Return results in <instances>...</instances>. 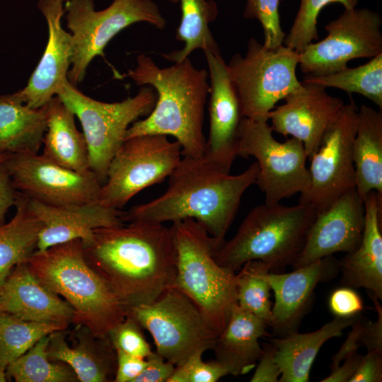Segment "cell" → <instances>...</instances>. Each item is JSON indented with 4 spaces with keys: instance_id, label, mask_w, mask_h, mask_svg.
<instances>
[{
    "instance_id": "obj_1",
    "label": "cell",
    "mask_w": 382,
    "mask_h": 382,
    "mask_svg": "<svg viewBox=\"0 0 382 382\" xmlns=\"http://www.w3.org/2000/svg\"><path fill=\"white\" fill-rule=\"evenodd\" d=\"M82 247L88 265L127 308L151 303L173 286L177 253L171 228L163 224L99 228Z\"/></svg>"
},
{
    "instance_id": "obj_2",
    "label": "cell",
    "mask_w": 382,
    "mask_h": 382,
    "mask_svg": "<svg viewBox=\"0 0 382 382\" xmlns=\"http://www.w3.org/2000/svg\"><path fill=\"white\" fill-rule=\"evenodd\" d=\"M259 173L257 162L240 174L225 172L204 156H183L159 197L123 212L125 222L172 223L192 219L220 244L231 226L241 198Z\"/></svg>"
},
{
    "instance_id": "obj_3",
    "label": "cell",
    "mask_w": 382,
    "mask_h": 382,
    "mask_svg": "<svg viewBox=\"0 0 382 382\" xmlns=\"http://www.w3.org/2000/svg\"><path fill=\"white\" fill-rule=\"evenodd\" d=\"M139 86H150L157 94L152 111L128 128L126 139L155 134L175 137L183 156L204 155V108L209 93L208 71L195 67L187 57L166 67H158L146 54H139L137 65L126 74Z\"/></svg>"
},
{
    "instance_id": "obj_4",
    "label": "cell",
    "mask_w": 382,
    "mask_h": 382,
    "mask_svg": "<svg viewBox=\"0 0 382 382\" xmlns=\"http://www.w3.org/2000/svg\"><path fill=\"white\" fill-rule=\"evenodd\" d=\"M25 263L42 284L70 304L72 323L93 337L108 338L127 317V308L86 262L80 239L36 250Z\"/></svg>"
},
{
    "instance_id": "obj_5",
    "label": "cell",
    "mask_w": 382,
    "mask_h": 382,
    "mask_svg": "<svg viewBox=\"0 0 382 382\" xmlns=\"http://www.w3.org/2000/svg\"><path fill=\"white\" fill-rule=\"evenodd\" d=\"M318 212L299 203L261 204L253 208L236 234L214 253L217 263L236 272L249 260H260L271 272H281L296 261Z\"/></svg>"
},
{
    "instance_id": "obj_6",
    "label": "cell",
    "mask_w": 382,
    "mask_h": 382,
    "mask_svg": "<svg viewBox=\"0 0 382 382\" xmlns=\"http://www.w3.org/2000/svg\"><path fill=\"white\" fill-rule=\"evenodd\" d=\"M170 227L177 253L172 287L190 299L219 335L237 304L236 272L217 263L214 253L221 244L202 224L185 219Z\"/></svg>"
},
{
    "instance_id": "obj_7",
    "label": "cell",
    "mask_w": 382,
    "mask_h": 382,
    "mask_svg": "<svg viewBox=\"0 0 382 382\" xmlns=\"http://www.w3.org/2000/svg\"><path fill=\"white\" fill-rule=\"evenodd\" d=\"M57 96L79 120L88 149L90 168L101 185L106 180L112 157L125 140L128 128L152 111L157 98L155 89L146 86L133 97L104 103L87 96L69 80Z\"/></svg>"
},
{
    "instance_id": "obj_8",
    "label": "cell",
    "mask_w": 382,
    "mask_h": 382,
    "mask_svg": "<svg viewBox=\"0 0 382 382\" xmlns=\"http://www.w3.org/2000/svg\"><path fill=\"white\" fill-rule=\"evenodd\" d=\"M299 62L296 50L284 45L268 48L254 37L244 56L231 57L226 66L243 117L268 121L279 100L303 87L296 74Z\"/></svg>"
},
{
    "instance_id": "obj_9",
    "label": "cell",
    "mask_w": 382,
    "mask_h": 382,
    "mask_svg": "<svg viewBox=\"0 0 382 382\" xmlns=\"http://www.w3.org/2000/svg\"><path fill=\"white\" fill-rule=\"evenodd\" d=\"M64 12L74 43L67 77L76 86L83 81L91 62L103 56L108 42L123 29L137 22H146L158 29L166 24L152 0H113L100 11L95 9L93 0H69L65 2Z\"/></svg>"
},
{
    "instance_id": "obj_10",
    "label": "cell",
    "mask_w": 382,
    "mask_h": 382,
    "mask_svg": "<svg viewBox=\"0 0 382 382\" xmlns=\"http://www.w3.org/2000/svg\"><path fill=\"white\" fill-rule=\"evenodd\" d=\"M127 315L149 331L156 352L175 366L197 352L212 349L219 335L193 302L173 287L151 303L128 308Z\"/></svg>"
},
{
    "instance_id": "obj_11",
    "label": "cell",
    "mask_w": 382,
    "mask_h": 382,
    "mask_svg": "<svg viewBox=\"0 0 382 382\" xmlns=\"http://www.w3.org/2000/svg\"><path fill=\"white\" fill-rule=\"evenodd\" d=\"M272 132L267 121L243 117L238 134L237 156L256 158L259 173L255 184L267 205L301 194L310 184L303 143L294 137L278 141Z\"/></svg>"
},
{
    "instance_id": "obj_12",
    "label": "cell",
    "mask_w": 382,
    "mask_h": 382,
    "mask_svg": "<svg viewBox=\"0 0 382 382\" xmlns=\"http://www.w3.org/2000/svg\"><path fill=\"white\" fill-rule=\"evenodd\" d=\"M182 156L180 143L169 141L166 135L126 139L110 163L98 201L120 209L142 190L168 178Z\"/></svg>"
},
{
    "instance_id": "obj_13",
    "label": "cell",
    "mask_w": 382,
    "mask_h": 382,
    "mask_svg": "<svg viewBox=\"0 0 382 382\" xmlns=\"http://www.w3.org/2000/svg\"><path fill=\"white\" fill-rule=\"evenodd\" d=\"M357 117L358 108L350 98L325 134L318 150L309 158L310 184L300 194L299 203L312 206L319 213L355 190L353 142Z\"/></svg>"
},
{
    "instance_id": "obj_14",
    "label": "cell",
    "mask_w": 382,
    "mask_h": 382,
    "mask_svg": "<svg viewBox=\"0 0 382 382\" xmlns=\"http://www.w3.org/2000/svg\"><path fill=\"white\" fill-rule=\"evenodd\" d=\"M381 23L380 14L368 8L345 9L325 25L323 40L311 42L299 53L302 73L329 74L346 68L352 59L382 53Z\"/></svg>"
},
{
    "instance_id": "obj_15",
    "label": "cell",
    "mask_w": 382,
    "mask_h": 382,
    "mask_svg": "<svg viewBox=\"0 0 382 382\" xmlns=\"http://www.w3.org/2000/svg\"><path fill=\"white\" fill-rule=\"evenodd\" d=\"M1 166L14 188L29 199L56 207L98 201L101 184L93 172L67 169L37 153L10 154Z\"/></svg>"
},
{
    "instance_id": "obj_16",
    "label": "cell",
    "mask_w": 382,
    "mask_h": 382,
    "mask_svg": "<svg viewBox=\"0 0 382 382\" xmlns=\"http://www.w3.org/2000/svg\"><path fill=\"white\" fill-rule=\"evenodd\" d=\"M302 84L300 90L285 97L284 104L270 112L269 120L273 131L301 141L309 158L345 103L341 98L329 95L324 87Z\"/></svg>"
},
{
    "instance_id": "obj_17",
    "label": "cell",
    "mask_w": 382,
    "mask_h": 382,
    "mask_svg": "<svg viewBox=\"0 0 382 382\" xmlns=\"http://www.w3.org/2000/svg\"><path fill=\"white\" fill-rule=\"evenodd\" d=\"M204 52L210 79L209 134L204 156L225 172L230 173L237 157L238 129L243 116L221 53Z\"/></svg>"
},
{
    "instance_id": "obj_18",
    "label": "cell",
    "mask_w": 382,
    "mask_h": 382,
    "mask_svg": "<svg viewBox=\"0 0 382 382\" xmlns=\"http://www.w3.org/2000/svg\"><path fill=\"white\" fill-rule=\"evenodd\" d=\"M62 0H39L37 8L46 19L48 40L45 52L27 85L16 92L28 107L45 106L68 80L74 54L72 35L62 25L64 7Z\"/></svg>"
},
{
    "instance_id": "obj_19",
    "label": "cell",
    "mask_w": 382,
    "mask_h": 382,
    "mask_svg": "<svg viewBox=\"0 0 382 382\" xmlns=\"http://www.w3.org/2000/svg\"><path fill=\"white\" fill-rule=\"evenodd\" d=\"M364 222V200L356 190L348 192L317 214L293 270L336 253L354 251L361 241Z\"/></svg>"
},
{
    "instance_id": "obj_20",
    "label": "cell",
    "mask_w": 382,
    "mask_h": 382,
    "mask_svg": "<svg viewBox=\"0 0 382 382\" xmlns=\"http://www.w3.org/2000/svg\"><path fill=\"white\" fill-rule=\"evenodd\" d=\"M339 271L338 260L327 256L291 272H271L268 280L274 295L270 326L272 335L284 337L298 332L301 322L312 300L316 286L335 277Z\"/></svg>"
},
{
    "instance_id": "obj_21",
    "label": "cell",
    "mask_w": 382,
    "mask_h": 382,
    "mask_svg": "<svg viewBox=\"0 0 382 382\" xmlns=\"http://www.w3.org/2000/svg\"><path fill=\"white\" fill-rule=\"evenodd\" d=\"M27 204L41 224L37 250L74 239L84 243L90 240L97 228L125 223L122 211L99 201L56 207L27 197Z\"/></svg>"
},
{
    "instance_id": "obj_22",
    "label": "cell",
    "mask_w": 382,
    "mask_h": 382,
    "mask_svg": "<svg viewBox=\"0 0 382 382\" xmlns=\"http://www.w3.org/2000/svg\"><path fill=\"white\" fill-rule=\"evenodd\" d=\"M0 311L25 320L66 328L74 316L70 304L42 284L25 262L16 265L1 286Z\"/></svg>"
},
{
    "instance_id": "obj_23",
    "label": "cell",
    "mask_w": 382,
    "mask_h": 382,
    "mask_svg": "<svg viewBox=\"0 0 382 382\" xmlns=\"http://www.w3.org/2000/svg\"><path fill=\"white\" fill-rule=\"evenodd\" d=\"M365 222L361 241L338 260L342 286L364 288L382 300V197L375 191L364 199Z\"/></svg>"
},
{
    "instance_id": "obj_24",
    "label": "cell",
    "mask_w": 382,
    "mask_h": 382,
    "mask_svg": "<svg viewBox=\"0 0 382 382\" xmlns=\"http://www.w3.org/2000/svg\"><path fill=\"white\" fill-rule=\"evenodd\" d=\"M267 325L241 308L233 307L230 319L212 347L215 361L233 376L253 369L262 352L259 339L267 336Z\"/></svg>"
},
{
    "instance_id": "obj_25",
    "label": "cell",
    "mask_w": 382,
    "mask_h": 382,
    "mask_svg": "<svg viewBox=\"0 0 382 382\" xmlns=\"http://www.w3.org/2000/svg\"><path fill=\"white\" fill-rule=\"evenodd\" d=\"M359 316L343 318L335 317L320 329L306 333L298 332L270 340L274 359L281 370L279 382H308L313 363L323 344L342 335Z\"/></svg>"
},
{
    "instance_id": "obj_26",
    "label": "cell",
    "mask_w": 382,
    "mask_h": 382,
    "mask_svg": "<svg viewBox=\"0 0 382 382\" xmlns=\"http://www.w3.org/2000/svg\"><path fill=\"white\" fill-rule=\"evenodd\" d=\"M47 115L42 154L67 169L80 173L92 172L87 143L76 126L74 113L56 96L47 105Z\"/></svg>"
},
{
    "instance_id": "obj_27",
    "label": "cell",
    "mask_w": 382,
    "mask_h": 382,
    "mask_svg": "<svg viewBox=\"0 0 382 382\" xmlns=\"http://www.w3.org/2000/svg\"><path fill=\"white\" fill-rule=\"evenodd\" d=\"M47 105L30 108L16 92L0 96V154L38 152L47 129Z\"/></svg>"
},
{
    "instance_id": "obj_28",
    "label": "cell",
    "mask_w": 382,
    "mask_h": 382,
    "mask_svg": "<svg viewBox=\"0 0 382 382\" xmlns=\"http://www.w3.org/2000/svg\"><path fill=\"white\" fill-rule=\"evenodd\" d=\"M355 190L364 200L372 191L382 197V110L361 105L353 142Z\"/></svg>"
},
{
    "instance_id": "obj_29",
    "label": "cell",
    "mask_w": 382,
    "mask_h": 382,
    "mask_svg": "<svg viewBox=\"0 0 382 382\" xmlns=\"http://www.w3.org/2000/svg\"><path fill=\"white\" fill-rule=\"evenodd\" d=\"M62 331L50 334L47 347L48 357L52 361L68 365L81 382H106L115 371L114 349L109 338L101 344L81 342L70 347L65 341Z\"/></svg>"
},
{
    "instance_id": "obj_30",
    "label": "cell",
    "mask_w": 382,
    "mask_h": 382,
    "mask_svg": "<svg viewBox=\"0 0 382 382\" xmlns=\"http://www.w3.org/2000/svg\"><path fill=\"white\" fill-rule=\"evenodd\" d=\"M16 212L0 225V288L13 267L25 262L37 250L41 224L28 207L27 197L18 192Z\"/></svg>"
},
{
    "instance_id": "obj_31",
    "label": "cell",
    "mask_w": 382,
    "mask_h": 382,
    "mask_svg": "<svg viewBox=\"0 0 382 382\" xmlns=\"http://www.w3.org/2000/svg\"><path fill=\"white\" fill-rule=\"evenodd\" d=\"M179 1L181 8V19L177 29L175 37L184 42L179 50L163 54L167 60L174 63L180 62L195 50L220 53L219 46L209 28V23L218 15L215 1L212 0H170Z\"/></svg>"
},
{
    "instance_id": "obj_32",
    "label": "cell",
    "mask_w": 382,
    "mask_h": 382,
    "mask_svg": "<svg viewBox=\"0 0 382 382\" xmlns=\"http://www.w3.org/2000/svg\"><path fill=\"white\" fill-rule=\"evenodd\" d=\"M301 83L324 88H336L349 94H361L373 101L382 110V53L357 67L347 66L325 75H306Z\"/></svg>"
},
{
    "instance_id": "obj_33",
    "label": "cell",
    "mask_w": 382,
    "mask_h": 382,
    "mask_svg": "<svg viewBox=\"0 0 382 382\" xmlns=\"http://www.w3.org/2000/svg\"><path fill=\"white\" fill-rule=\"evenodd\" d=\"M50 334L38 340L6 369L7 378L16 382H74L78 378L66 364L54 363L48 357Z\"/></svg>"
},
{
    "instance_id": "obj_34",
    "label": "cell",
    "mask_w": 382,
    "mask_h": 382,
    "mask_svg": "<svg viewBox=\"0 0 382 382\" xmlns=\"http://www.w3.org/2000/svg\"><path fill=\"white\" fill-rule=\"evenodd\" d=\"M66 328L56 323L25 320L0 311V367L6 370L42 337Z\"/></svg>"
},
{
    "instance_id": "obj_35",
    "label": "cell",
    "mask_w": 382,
    "mask_h": 382,
    "mask_svg": "<svg viewBox=\"0 0 382 382\" xmlns=\"http://www.w3.org/2000/svg\"><path fill=\"white\" fill-rule=\"evenodd\" d=\"M236 272L238 305L263 320L269 327L272 318L271 286L268 280L270 272L262 261L245 262Z\"/></svg>"
},
{
    "instance_id": "obj_36",
    "label": "cell",
    "mask_w": 382,
    "mask_h": 382,
    "mask_svg": "<svg viewBox=\"0 0 382 382\" xmlns=\"http://www.w3.org/2000/svg\"><path fill=\"white\" fill-rule=\"evenodd\" d=\"M332 3L351 9L356 7L358 0H301L292 26L284 40V45L300 53L313 40H318V15L325 6Z\"/></svg>"
},
{
    "instance_id": "obj_37",
    "label": "cell",
    "mask_w": 382,
    "mask_h": 382,
    "mask_svg": "<svg viewBox=\"0 0 382 382\" xmlns=\"http://www.w3.org/2000/svg\"><path fill=\"white\" fill-rule=\"evenodd\" d=\"M280 1L246 0L243 16L259 21L264 32L263 45L268 48L274 49L282 45L286 36L280 25Z\"/></svg>"
},
{
    "instance_id": "obj_38",
    "label": "cell",
    "mask_w": 382,
    "mask_h": 382,
    "mask_svg": "<svg viewBox=\"0 0 382 382\" xmlns=\"http://www.w3.org/2000/svg\"><path fill=\"white\" fill-rule=\"evenodd\" d=\"M108 338L115 350L145 359L152 352L141 325L128 315L110 332Z\"/></svg>"
},
{
    "instance_id": "obj_39",
    "label": "cell",
    "mask_w": 382,
    "mask_h": 382,
    "mask_svg": "<svg viewBox=\"0 0 382 382\" xmlns=\"http://www.w3.org/2000/svg\"><path fill=\"white\" fill-rule=\"evenodd\" d=\"M204 353L203 351L197 352L175 366L168 382H216L228 375L215 360L209 362L203 361Z\"/></svg>"
},
{
    "instance_id": "obj_40",
    "label": "cell",
    "mask_w": 382,
    "mask_h": 382,
    "mask_svg": "<svg viewBox=\"0 0 382 382\" xmlns=\"http://www.w3.org/2000/svg\"><path fill=\"white\" fill-rule=\"evenodd\" d=\"M328 307L338 318H349L359 316L363 311V301L359 294L351 287L343 286L335 289L329 296Z\"/></svg>"
},
{
    "instance_id": "obj_41",
    "label": "cell",
    "mask_w": 382,
    "mask_h": 382,
    "mask_svg": "<svg viewBox=\"0 0 382 382\" xmlns=\"http://www.w3.org/2000/svg\"><path fill=\"white\" fill-rule=\"evenodd\" d=\"M369 294L375 305L378 317L374 322L361 320L359 342L368 351L382 354V308L379 304V299L372 294Z\"/></svg>"
},
{
    "instance_id": "obj_42",
    "label": "cell",
    "mask_w": 382,
    "mask_h": 382,
    "mask_svg": "<svg viewBox=\"0 0 382 382\" xmlns=\"http://www.w3.org/2000/svg\"><path fill=\"white\" fill-rule=\"evenodd\" d=\"M146 359V364L134 382H168L175 366L156 352H152Z\"/></svg>"
},
{
    "instance_id": "obj_43",
    "label": "cell",
    "mask_w": 382,
    "mask_h": 382,
    "mask_svg": "<svg viewBox=\"0 0 382 382\" xmlns=\"http://www.w3.org/2000/svg\"><path fill=\"white\" fill-rule=\"evenodd\" d=\"M382 381V354L368 351L361 357L359 366L349 382Z\"/></svg>"
},
{
    "instance_id": "obj_44",
    "label": "cell",
    "mask_w": 382,
    "mask_h": 382,
    "mask_svg": "<svg viewBox=\"0 0 382 382\" xmlns=\"http://www.w3.org/2000/svg\"><path fill=\"white\" fill-rule=\"evenodd\" d=\"M116 352V371L114 381L134 382L146 364V359L126 354L120 350Z\"/></svg>"
},
{
    "instance_id": "obj_45",
    "label": "cell",
    "mask_w": 382,
    "mask_h": 382,
    "mask_svg": "<svg viewBox=\"0 0 382 382\" xmlns=\"http://www.w3.org/2000/svg\"><path fill=\"white\" fill-rule=\"evenodd\" d=\"M255 366L250 382H279L281 370L275 361L274 349L270 342L262 347V354Z\"/></svg>"
},
{
    "instance_id": "obj_46",
    "label": "cell",
    "mask_w": 382,
    "mask_h": 382,
    "mask_svg": "<svg viewBox=\"0 0 382 382\" xmlns=\"http://www.w3.org/2000/svg\"><path fill=\"white\" fill-rule=\"evenodd\" d=\"M361 325V320L359 317L351 326L352 329L349 332L347 339L342 345L339 351L332 356L330 369L337 367L343 360L358 352L359 347L361 346L359 342Z\"/></svg>"
},
{
    "instance_id": "obj_47",
    "label": "cell",
    "mask_w": 382,
    "mask_h": 382,
    "mask_svg": "<svg viewBox=\"0 0 382 382\" xmlns=\"http://www.w3.org/2000/svg\"><path fill=\"white\" fill-rule=\"evenodd\" d=\"M18 195L6 171L0 166V225L5 223L8 209L15 206Z\"/></svg>"
},
{
    "instance_id": "obj_48",
    "label": "cell",
    "mask_w": 382,
    "mask_h": 382,
    "mask_svg": "<svg viewBox=\"0 0 382 382\" xmlns=\"http://www.w3.org/2000/svg\"><path fill=\"white\" fill-rule=\"evenodd\" d=\"M362 355L358 352L343 360L339 366L331 369L329 376L323 378L321 382H349L354 374Z\"/></svg>"
},
{
    "instance_id": "obj_49",
    "label": "cell",
    "mask_w": 382,
    "mask_h": 382,
    "mask_svg": "<svg viewBox=\"0 0 382 382\" xmlns=\"http://www.w3.org/2000/svg\"><path fill=\"white\" fill-rule=\"evenodd\" d=\"M6 370L0 367V382L6 381Z\"/></svg>"
},
{
    "instance_id": "obj_50",
    "label": "cell",
    "mask_w": 382,
    "mask_h": 382,
    "mask_svg": "<svg viewBox=\"0 0 382 382\" xmlns=\"http://www.w3.org/2000/svg\"><path fill=\"white\" fill-rule=\"evenodd\" d=\"M8 156V154H0V166L5 161Z\"/></svg>"
},
{
    "instance_id": "obj_51",
    "label": "cell",
    "mask_w": 382,
    "mask_h": 382,
    "mask_svg": "<svg viewBox=\"0 0 382 382\" xmlns=\"http://www.w3.org/2000/svg\"><path fill=\"white\" fill-rule=\"evenodd\" d=\"M62 1L63 2H66V1H69V0H62Z\"/></svg>"
},
{
    "instance_id": "obj_52",
    "label": "cell",
    "mask_w": 382,
    "mask_h": 382,
    "mask_svg": "<svg viewBox=\"0 0 382 382\" xmlns=\"http://www.w3.org/2000/svg\"><path fill=\"white\" fill-rule=\"evenodd\" d=\"M281 1H282V0H281Z\"/></svg>"
}]
</instances>
